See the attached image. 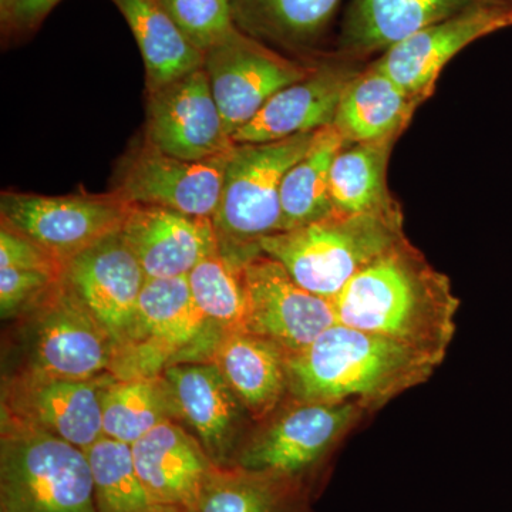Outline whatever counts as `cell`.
<instances>
[{
  "label": "cell",
  "mask_w": 512,
  "mask_h": 512,
  "mask_svg": "<svg viewBox=\"0 0 512 512\" xmlns=\"http://www.w3.org/2000/svg\"><path fill=\"white\" fill-rule=\"evenodd\" d=\"M342 325L412 346L443 363L460 301L448 276L403 238L333 299Z\"/></svg>",
  "instance_id": "cell-1"
},
{
  "label": "cell",
  "mask_w": 512,
  "mask_h": 512,
  "mask_svg": "<svg viewBox=\"0 0 512 512\" xmlns=\"http://www.w3.org/2000/svg\"><path fill=\"white\" fill-rule=\"evenodd\" d=\"M440 365L412 346L335 323L286 359L288 399L359 402L372 412L427 382Z\"/></svg>",
  "instance_id": "cell-2"
},
{
  "label": "cell",
  "mask_w": 512,
  "mask_h": 512,
  "mask_svg": "<svg viewBox=\"0 0 512 512\" xmlns=\"http://www.w3.org/2000/svg\"><path fill=\"white\" fill-rule=\"evenodd\" d=\"M120 348L64 281L3 333L2 376L86 380L116 376Z\"/></svg>",
  "instance_id": "cell-3"
},
{
  "label": "cell",
  "mask_w": 512,
  "mask_h": 512,
  "mask_svg": "<svg viewBox=\"0 0 512 512\" xmlns=\"http://www.w3.org/2000/svg\"><path fill=\"white\" fill-rule=\"evenodd\" d=\"M403 212L339 214L259 241L303 288L333 299L366 266L406 238Z\"/></svg>",
  "instance_id": "cell-4"
},
{
  "label": "cell",
  "mask_w": 512,
  "mask_h": 512,
  "mask_svg": "<svg viewBox=\"0 0 512 512\" xmlns=\"http://www.w3.org/2000/svg\"><path fill=\"white\" fill-rule=\"evenodd\" d=\"M370 412L359 402L302 403L286 399L242 444L234 467L298 481L313 493L333 451Z\"/></svg>",
  "instance_id": "cell-5"
},
{
  "label": "cell",
  "mask_w": 512,
  "mask_h": 512,
  "mask_svg": "<svg viewBox=\"0 0 512 512\" xmlns=\"http://www.w3.org/2000/svg\"><path fill=\"white\" fill-rule=\"evenodd\" d=\"M315 134L274 143L235 144L212 220L222 249L256 254L261 239L282 232V180L311 148Z\"/></svg>",
  "instance_id": "cell-6"
},
{
  "label": "cell",
  "mask_w": 512,
  "mask_h": 512,
  "mask_svg": "<svg viewBox=\"0 0 512 512\" xmlns=\"http://www.w3.org/2000/svg\"><path fill=\"white\" fill-rule=\"evenodd\" d=\"M0 431V512H99L82 448L35 431Z\"/></svg>",
  "instance_id": "cell-7"
},
{
  "label": "cell",
  "mask_w": 512,
  "mask_h": 512,
  "mask_svg": "<svg viewBox=\"0 0 512 512\" xmlns=\"http://www.w3.org/2000/svg\"><path fill=\"white\" fill-rule=\"evenodd\" d=\"M130 202L116 191L40 195L3 191L0 224L8 225L66 264L126 221Z\"/></svg>",
  "instance_id": "cell-8"
},
{
  "label": "cell",
  "mask_w": 512,
  "mask_h": 512,
  "mask_svg": "<svg viewBox=\"0 0 512 512\" xmlns=\"http://www.w3.org/2000/svg\"><path fill=\"white\" fill-rule=\"evenodd\" d=\"M215 335L192 298L187 276L147 278L137 306L136 332L133 343L121 357L117 379L156 376L165 367L183 360L188 352L200 350L207 360Z\"/></svg>",
  "instance_id": "cell-9"
},
{
  "label": "cell",
  "mask_w": 512,
  "mask_h": 512,
  "mask_svg": "<svg viewBox=\"0 0 512 512\" xmlns=\"http://www.w3.org/2000/svg\"><path fill=\"white\" fill-rule=\"evenodd\" d=\"M114 379L2 376L0 430L49 434L86 450L103 437L101 402Z\"/></svg>",
  "instance_id": "cell-10"
},
{
  "label": "cell",
  "mask_w": 512,
  "mask_h": 512,
  "mask_svg": "<svg viewBox=\"0 0 512 512\" xmlns=\"http://www.w3.org/2000/svg\"><path fill=\"white\" fill-rule=\"evenodd\" d=\"M311 60L293 59L237 29L204 55V70L229 136L254 119L274 94L308 76Z\"/></svg>",
  "instance_id": "cell-11"
},
{
  "label": "cell",
  "mask_w": 512,
  "mask_h": 512,
  "mask_svg": "<svg viewBox=\"0 0 512 512\" xmlns=\"http://www.w3.org/2000/svg\"><path fill=\"white\" fill-rule=\"evenodd\" d=\"M231 154L184 160L141 140L120 158L111 190L130 204L160 205L191 217L214 220Z\"/></svg>",
  "instance_id": "cell-12"
},
{
  "label": "cell",
  "mask_w": 512,
  "mask_h": 512,
  "mask_svg": "<svg viewBox=\"0 0 512 512\" xmlns=\"http://www.w3.org/2000/svg\"><path fill=\"white\" fill-rule=\"evenodd\" d=\"M245 332L268 339L292 356L338 323L335 306L299 285L284 266L256 254L245 265Z\"/></svg>",
  "instance_id": "cell-13"
},
{
  "label": "cell",
  "mask_w": 512,
  "mask_h": 512,
  "mask_svg": "<svg viewBox=\"0 0 512 512\" xmlns=\"http://www.w3.org/2000/svg\"><path fill=\"white\" fill-rule=\"evenodd\" d=\"M143 140L168 156L207 160L234 150L204 66L147 90Z\"/></svg>",
  "instance_id": "cell-14"
},
{
  "label": "cell",
  "mask_w": 512,
  "mask_h": 512,
  "mask_svg": "<svg viewBox=\"0 0 512 512\" xmlns=\"http://www.w3.org/2000/svg\"><path fill=\"white\" fill-rule=\"evenodd\" d=\"M163 375L173 387L180 423L215 466L234 467L255 421L221 370L210 360H192L165 367Z\"/></svg>",
  "instance_id": "cell-15"
},
{
  "label": "cell",
  "mask_w": 512,
  "mask_h": 512,
  "mask_svg": "<svg viewBox=\"0 0 512 512\" xmlns=\"http://www.w3.org/2000/svg\"><path fill=\"white\" fill-rule=\"evenodd\" d=\"M508 28H512V2L481 6L419 30L384 50L372 63L424 103L433 96L444 67L461 50Z\"/></svg>",
  "instance_id": "cell-16"
},
{
  "label": "cell",
  "mask_w": 512,
  "mask_h": 512,
  "mask_svg": "<svg viewBox=\"0 0 512 512\" xmlns=\"http://www.w3.org/2000/svg\"><path fill=\"white\" fill-rule=\"evenodd\" d=\"M64 281L109 330L119 345L121 360L133 343L138 299L147 281L121 232L69 259L64 264Z\"/></svg>",
  "instance_id": "cell-17"
},
{
  "label": "cell",
  "mask_w": 512,
  "mask_h": 512,
  "mask_svg": "<svg viewBox=\"0 0 512 512\" xmlns=\"http://www.w3.org/2000/svg\"><path fill=\"white\" fill-rule=\"evenodd\" d=\"M365 66L335 52L316 56L312 72L274 94L232 140L274 143L332 126L346 87Z\"/></svg>",
  "instance_id": "cell-18"
},
{
  "label": "cell",
  "mask_w": 512,
  "mask_h": 512,
  "mask_svg": "<svg viewBox=\"0 0 512 512\" xmlns=\"http://www.w3.org/2000/svg\"><path fill=\"white\" fill-rule=\"evenodd\" d=\"M120 232L147 278L187 276L220 248L212 220L160 205H131Z\"/></svg>",
  "instance_id": "cell-19"
},
{
  "label": "cell",
  "mask_w": 512,
  "mask_h": 512,
  "mask_svg": "<svg viewBox=\"0 0 512 512\" xmlns=\"http://www.w3.org/2000/svg\"><path fill=\"white\" fill-rule=\"evenodd\" d=\"M512 0H350L336 55L366 62L419 30L467 10Z\"/></svg>",
  "instance_id": "cell-20"
},
{
  "label": "cell",
  "mask_w": 512,
  "mask_h": 512,
  "mask_svg": "<svg viewBox=\"0 0 512 512\" xmlns=\"http://www.w3.org/2000/svg\"><path fill=\"white\" fill-rule=\"evenodd\" d=\"M137 473L160 508L198 512L215 466L198 440L178 421H165L131 444Z\"/></svg>",
  "instance_id": "cell-21"
},
{
  "label": "cell",
  "mask_w": 512,
  "mask_h": 512,
  "mask_svg": "<svg viewBox=\"0 0 512 512\" xmlns=\"http://www.w3.org/2000/svg\"><path fill=\"white\" fill-rule=\"evenodd\" d=\"M288 355L254 333H224L207 360L214 363L238 394L255 423L271 416L288 399Z\"/></svg>",
  "instance_id": "cell-22"
},
{
  "label": "cell",
  "mask_w": 512,
  "mask_h": 512,
  "mask_svg": "<svg viewBox=\"0 0 512 512\" xmlns=\"http://www.w3.org/2000/svg\"><path fill=\"white\" fill-rule=\"evenodd\" d=\"M420 104L370 62L346 87L332 126L346 144L399 138Z\"/></svg>",
  "instance_id": "cell-23"
},
{
  "label": "cell",
  "mask_w": 512,
  "mask_h": 512,
  "mask_svg": "<svg viewBox=\"0 0 512 512\" xmlns=\"http://www.w3.org/2000/svg\"><path fill=\"white\" fill-rule=\"evenodd\" d=\"M237 28L274 49L313 55L343 0H231Z\"/></svg>",
  "instance_id": "cell-24"
},
{
  "label": "cell",
  "mask_w": 512,
  "mask_h": 512,
  "mask_svg": "<svg viewBox=\"0 0 512 512\" xmlns=\"http://www.w3.org/2000/svg\"><path fill=\"white\" fill-rule=\"evenodd\" d=\"M397 137L346 144L330 168V200L339 214H396L399 202L390 194L387 168Z\"/></svg>",
  "instance_id": "cell-25"
},
{
  "label": "cell",
  "mask_w": 512,
  "mask_h": 512,
  "mask_svg": "<svg viewBox=\"0 0 512 512\" xmlns=\"http://www.w3.org/2000/svg\"><path fill=\"white\" fill-rule=\"evenodd\" d=\"M136 39L147 90L157 89L204 66V53L185 39L160 0H111ZM146 90V92H147Z\"/></svg>",
  "instance_id": "cell-26"
},
{
  "label": "cell",
  "mask_w": 512,
  "mask_h": 512,
  "mask_svg": "<svg viewBox=\"0 0 512 512\" xmlns=\"http://www.w3.org/2000/svg\"><path fill=\"white\" fill-rule=\"evenodd\" d=\"M313 495L291 478L217 467L202 491L198 512H313Z\"/></svg>",
  "instance_id": "cell-27"
},
{
  "label": "cell",
  "mask_w": 512,
  "mask_h": 512,
  "mask_svg": "<svg viewBox=\"0 0 512 512\" xmlns=\"http://www.w3.org/2000/svg\"><path fill=\"white\" fill-rule=\"evenodd\" d=\"M103 436L134 444L165 421L180 423V410L167 377L114 379L101 402Z\"/></svg>",
  "instance_id": "cell-28"
},
{
  "label": "cell",
  "mask_w": 512,
  "mask_h": 512,
  "mask_svg": "<svg viewBox=\"0 0 512 512\" xmlns=\"http://www.w3.org/2000/svg\"><path fill=\"white\" fill-rule=\"evenodd\" d=\"M345 146V138L335 127L316 131L311 148L282 180V232L305 227L332 214L330 168Z\"/></svg>",
  "instance_id": "cell-29"
},
{
  "label": "cell",
  "mask_w": 512,
  "mask_h": 512,
  "mask_svg": "<svg viewBox=\"0 0 512 512\" xmlns=\"http://www.w3.org/2000/svg\"><path fill=\"white\" fill-rule=\"evenodd\" d=\"M255 255L220 247L187 275L192 298L215 335L244 330L245 265Z\"/></svg>",
  "instance_id": "cell-30"
},
{
  "label": "cell",
  "mask_w": 512,
  "mask_h": 512,
  "mask_svg": "<svg viewBox=\"0 0 512 512\" xmlns=\"http://www.w3.org/2000/svg\"><path fill=\"white\" fill-rule=\"evenodd\" d=\"M99 512H157L138 476L130 444L101 437L84 450Z\"/></svg>",
  "instance_id": "cell-31"
},
{
  "label": "cell",
  "mask_w": 512,
  "mask_h": 512,
  "mask_svg": "<svg viewBox=\"0 0 512 512\" xmlns=\"http://www.w3.org/2000/svg\"><path fill=\"white\" fill-rule=\"evenodd\" d=\"M185 39L201 53L221 45L237 30L231 0H160Z\"/></svg>",
  "instance_id": "cell-32"
},
{
  "label": "cell",
  "mask_w": 512,
  "mask_h": 512,
  "mask_svg": "<svg viewBox=\"0 0 512 512\" xmlns=\"http://www.w3.org/2000/svg\"><path fill=\"white\" fill-rule=\"evenodd\" d=\"M64 272L45 269H0V316L3 322L18 318L47 298L62 284Z\"/></svg>",
  "instance_id": "cell-33"
},
{
  "label": "cell",
  "mask_w": 512,
  "mask_h": 512,
  "mask_svg": "<svg viewBox=\"0 0 512 512\" xmlns=\"http://www.w3.org/2000/svg\"><path fill=\"white\" fill-rule=\"evenodd\" d=\"M45 269L64 272V264L35 241L0 224V269Z\"/></svg>",
  "instance_id": "cell-34"
},
{
  "label": "cell",
  "mask_w": 512,
  "mask_h": 512,
  "mask_svg": "<svg viewBox=\"0 0 512 512\" xmlns=\"http://www.w3.org/2000/svg\"><path fill=\"white\" fill-rule=\"evenodd\" d=\"M62 0H15L9 18L2 25L3 35L29 36Z\"/></svg>",
  "instance_id": "cell-35"
},
{
  "label": "cell",
  "mask_w": 512,
  "mask_h": 512,
  "mask_svg": "<svg viewBox=\"0 0 512 512\" xmlns=\"http://www.w3.org/2000/svg\"><path fill=\"white\" fill-rule=\"evenodd\" d=\"M15 0H0V23H5L9 18L10 10H12Z\"/></svg>",
  "instance_id": "cell-36"
},
{
  "label": "cell",
  "mask_w": 512,
  "mask_h": 512,
  "mask_svg": "<svg viewBox=\"0 0 512 512\" xmlns=\"http://www.w3.org/2000/svg\"><path fill=\"white\" fill-rule=\"evenodd\" d=\"M157 512H195V511H185V510H177V508H161Z\"/></svg>",
  "instance_id": "cell-37"
}]
</instances>
